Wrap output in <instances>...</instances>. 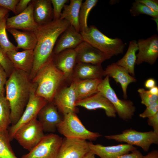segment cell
Listing matches in <instances>:
<instances>
[{"label":"cell","mask_w":158,"mask_h":158,"mask_svg":"<svg viewBox=\"0 0 158 158\" xmlns=\"http://www.w3.org/2000/svg\"><path fill=\"white\" fill-rule=\"evenodd\" d=\"M70 25L65 19L53 20L39 26L34 32L37 38V43L34 50L33 66L29 74L31 80L40 69L52 57L58 37Z\"/></svg>","instance_id":"6da1fadb"},{"label":"cell","mask_w":158,"mask_h":158,"mask_svg":"<svg viewBox=\"0 0 158 158\" xmlns=\"http://www.w3.org/2000/svg\"><path fill=\"white\" fill-rule=\"evenodd\" d=\"M8 78L5 85V97L10 106L12 125L18 121L23 113L29 98L32 82L28 74L15 69Z\"/></svg>","instance_id":"7a4b0ae2"},{"label":"cell","mask_w":158,"mask_h":158,"mask_svg":"<svg viewBox=\"0 0 158 158\" xmlns=\"http://www.w3.org/2000/svg\"><path fill=\"white\" fill-rule=\"evenodd\" d=\"M65 80L63 73L56 67L52 56L31 81L36 86L35 94L50 102L53 101L61 85Z\"/></svg>","instance_id":"3957f363"},{"label":"cell","mask_w":158,"mask_h":158,"mask_svg":"<svg viewBox=\"0 0 158 158\" xmlns=\"http://www.w3.org/2000/svg\"><path fill=\"white\" fill-rule=\"evenodd\" d=\"M80 33L84 41L111 57L123 52L125 45L121 39L108 37L95 25H91Z\"/></svg>","instance_id":"277c9868"},{"label":"cell","mask_w":158,"mask_h":158,"mask_svg":"<svg viewBox=\"0 0 158 158\" xmlns=\"http://www.w3.org/2000/svg\"><path fill=\"white\" fill-rule=\"evenodd\" d=\"M56 129L65 138L86 140H95L101 135L88 130L83 125L75 113L64 115L63 119L57 125Z\"/></svg>","instance_id":"5b68a950"},{"label":"cell","mask_w":158,"mask_h":158,"mask_svg":"<svg viewBox=\"0 0 158 158\" xmlns=\"http://www.w3.org/2000/svg\"><path fill=\"white\" fill-rule=\"evenodd\" d=\"M98 91L112 104L121 119L128 121L132 118L136 111L133 103L130 100L118 98L110 85L108 75L102 80L98 86Z\"/></svg>","instance_id":"8992f818"},{"label":"cell","mask_w":158,"mask_h":158,"mask_svg":"<svg viewBox=\"0 0 158 158\" xmlns=\"http://www.w3.org/2000/svg\"><path fill=\"white\" fill-rule=\"evenodd\" d=\"M105 137L108 140L139 146L146 152L148 151L152 144H158V134L152 130L141 132L130 128L123 130L120 134L106 135Z\"/></svg>","instance_id":"52a82bcc"},{"label":"cell","mask_w":158,"mask_h":158,"mask_svg":"<svg viewBox=\"0 0 158 158\" xmlns=\"http://www.w3.org/2000/svg\"><path fill=\"white\" fill-rule=\"evenodd\" d=\"M36 89L35 85L32 83L29 98L23 113L18 121L11 125L8 130L11 141L20 128L37 118L40 111L48 102L44 98L35 94Z\"/></svg>","instance_id":"ba28073f"},{"label":"cell","mask_w":158,"mask_h":158,"mask_svg":"<svg viewBox=\"0 0 158 158\" xmlns=\"http://www.w3.org/2000/svg\"><path fill=\"white\" fill-rule=\"evenodd\" d=\"M44 132L41 124L36 118L20 128L14 135L13 139L29 152L44 137Z\"/></svg>","instance_id":"9c48e42d"},{"label":"cell","mask_w":158,"mask_h":158,"mask_svg":"<svg viewBox=\"0 0 158 158\" xmlns=\"http://www.w3.org/2000/svg\"><path fill=\"white\" fill-rule=\"evenodd\" d=\"M62 140L55 134L45 135L31 150L21 158H57Z\"/></svg>","instance_id":"30bf717a"},{"label":"cell","mask_w":158,"mask_h":158,"mask_svg":"<svg viewBox=\"0 0 158 158\" xmlns=\"http://www.w3.org/2000/svg\"><path fill=\"white\" fill-rule=\"evenodd\" d=\"M34 6L33 1L32 0L23 11L14 16L7 18L6 30L14 29L34 32L39 26L34 19Z\"/></svg>","instance_id":"8fae6325"},{"label":"cell","mask_w":158,"mask_h":158,"mask_svg":"<svg viewBox=\"0 0 158 158\" xmlns=\"http://www.w3.org/2000/svg\"><path fill=\"white\" fill-rule=\"evenodd\" d=\"M138 53L135 64L145 62L152 65L158 57V36L154 34L146 39H139L137 41Z\"/></svg>","instance_id":"7c38bea8"},{"label":"cell","mask_w":158,"mask_h":158,"mask_svg":"<svg viewBox=\"0 0 158 158\" xmlns=\"http://www.w3.org/2000/svg\"><path fill=\"white\" fill-rule=\"evenodd\" d=\"M90 151L86 140L65 138L62 141L57 158H83Z\"/></svg>","instance_id":"4fadbf2b"},{"label":"cell","mask_w":158,"mask_h":158,"mask_svg":"<svg viewBox=\"0 0 158 158\" xmlns=\"http://www.w3.org/2000/svg\"><path fill=\"white\" fill-rule=\"evenodd\" d=\"M77 63H90L100 65L111 56L83 41L75 49Z\"/></svg>","instance_id":"5bb4252c"},{"label":"cell","mask_w":158,"mask_h":158,"mask_svg":"<svg viewBox=\"0 0 158 158\" xmlns=\"http://www.w3.org/2000/svg\"><path fill=\"white\" fill-rule=\"evenodd\" d=\"M76 101L74 83L72 80L70 86L59 89L53 102L57 109L64 115L70 113H75Z\"/></svg>","instance_id":"9a60e30c"},{"label":"cell","mask_w":158,"mask_h":158,"mask_svg":"<svg viewBox=\"0 0 158 158\" xmlns=\"http://www.w3.org/2000/svg\"><path fill=\"white\" fill-rule=\"evenodd\" d=\"M75 105L89 110L102 109L108 117L115 118L116 116V112L113 105L99 92L87 98L77 101Z\"/></svg>","instance_id":"2e32d148"},{"label":"cell","mask_w":158,"mask_h":158,"mask_svg":"<svg viewBox=\"0 0 158 158\" xmlns=\"http://www.w3.org/2000/svg\"><path fill=\"white\" fill-rule=\"evenodd\" d=\"M44 132H54L62 119L53 102H48L40 111L37 116Z\"/></svg>","instance_id":"e0dca14e"},{"label":"cell","mask_w":158,"mask_h":158,"mask_svg":"<svg viewBox=\"0 0 158 158\" xmlns=\"http://www.w3.org/2000/svg\"><path fill=\"white\" fill-rule=\"evenodd\" d=\"M89 145L90 151L100 158H118L120 156L137 149L133 146L127 144L104 146L89 142Z\"/></svg>","instance_id":"ac0fdd59"},{"label":"cell","mask_w":158,"mask_h":158,"mask_svg":"<svg viewBox=\"0 0 158 158\" xmlns=\"http://www.w3.org/2000/svg\"><path fill=\"white\" fill-rule=\"evenodd\" d=\"M60 36L54 48L53 54H58L66 49H75L84 41L80 33L70 25Z\"/></svg>","instance_id":"d6986e66"},{"label":"cell","mask_w":158,"mask_h":158,"mask_svg":"<svg viewBox=\"0 0 158 158\" xmlns=\"http://www.w3.org/2000/svg\"><path fill=\"white\" fill-rule=\"evenodd\" d=\"M52 57L55 65L63 73L65 80L71 78L76 64L75 49H66L58 54H53Z\"/></svg>","instance_id":"ffe728a7"},{"label":"cell","mask_w":158,"mask_h":158,"mask_svg":"<svg viewBox=\"0 0 158 158\" xmlns=\"http://www.w3.org/2000/svg\"><path fill=\"white\" fill-rule=\"evenodd\" d=\"M108 75L113 78L116 83H119L122 88L123 97L125 99L127 98V89L131 83L135 82L136 79L132 76L125 68L113 63L108 65L104 71V75Z\"/></svg>","instance_id":"44dd1931"},{"label":"cell","mask_w":158,"mask_h":158,"mask_svg":"<svg viewBox=\"0 0 158 158\" xmlns=\"http://www.w3.org/2000/svg\"><path fill=\"white\" fill-rule=\"evenodd\" d=\"M6 54L15 69L30 74L33 66L34 50H24L20 52L13 50Z\"/></svg>","instance_id":"7402d4cb"},{"label":"cell","mask_w":158,"mask_h":158,"mask_svg":"<svg viewBox=\"0 0 158 158\" xmlns=\"http://www.w3.org/2000/svg\"><path fill=\"white\" fill-rule=\"evenodd\" d=\"M104 71L101 65L84 63H76L72 76L73 79H102Z\"/></svg>","instance_id":"603a6c76"},{"label":"cell","mask_w":158,"mask_h":158,"mask_svg":"<svg viewBox=\"0 0 158 158\" xmlns=\"http://www.w3.org/2000/svg\"><path fill=\"white\" fill-rule=\"evenodd\" d=\"M33 1V16L37 25H42L53 20V10L51 0Z\"/></svg>","instance_id":"cb8c5ba5"},{"label":"cell","mask_w":158,"mask_h":158,"mask_svg":"<svg viewBox=\"0 0 158 158\" xmlns=\"http://www.w3.org/2000/svg\"><path fill=\"white\" fill-rule=\"evenodd\" d=\"M102 79L72 80L74 83L77 101L87 98L98 92V86Z\"/></svg>","instance_id":"d4e9b609"},{"label":"cell","mask_w":158,"mask_h":158,"mask_svg":"<svg viewBox=\"0 0 158 158\" xmlns=\"http://www.w3.org/2000/svg\"><path fill=\"white\" fill-rule=\"evenodd\" d=\"M14 37L17 43L16 48L24 50H34L37 43L34 32L20 31L14 29H7Z\"/></svg>","instance_id":"484cf974"},{"label":"cell","mask_w":158,"mask_h":158,"mask_svg":"<svg viewBox=\"0 0 158 158\" xmlns=\"http://www.w3.org/2000/svg\"><path fill=\"white\" fill-rule=\"evenodd\" d=\"M82 2V0H70L69 4L64 5L60 19L67 20L79 32V13Z\"/></svg>","instance_id":"4316f807"},{"label":"cell","mask_w":158,"mask_h":158,"mask_svg":"<svg viewBox=\"0 0 158 158\" xmlns=\"http://www.w3.org/2000/svg\"><path fill=\"white\" fill-rule=\"evenodd\" d=\"M138 49L137 41L135 40L130 41L124 55L116 63L117 65L126 69L130 75L134 77L135 75V65L137 59L136 53Z\"/></svg>","instance_id":"83f0119b"},{"label":"cell","mask_w":158,"mask_h":158,"mask_svg":"<svg viewBox=\"0 0 158 158\" xmlns=\"http://www.w3.org/2000/svg\"><path fill=\"white\" fill-rule=\"evenodd\" d=\"M8 129L0 128V158H18L11 147Z\"/></svg>","instance_id":"f1b7e54d"},{"label":"cell","mask_w":158,"mask_h":158,"mask_svg":"<svg viewBox=\"0 0 158 158\" xmlns=\"http://www.w3.org/2000/svg\"><path fill=\"white\" fill-rule=\"evenodd\" d=\"M98 2L97 0H86L82 2L79 13L80 32L85 31L87 28V18L89 14Z\"/></svg>","instance_id":"f546056e"},{"label":"cell","mask_w":158,"mask_h":158,"mask_svg":"<svg viewBox=\"0 0 158 158\" xmlns=\"http://www.w3.org/2000/svg\"><path fill=\"white\" fill-rule=\"evenodd\" d=\"M11 109L5 95H0V128L8 129L11 124Z\"/></svg>","instance_id":"4dcf8cb0"},{"label":"cell","mask_w":158,"mask_h":158,"mask_svg":"<svg viewBox=\"0 0 158 158\" xmlns=\"http://www.w3.org/2000/svg\"><path fill=\"white\" fill-rule=\"evenodd\" d=\"M7 16L0 20V46L4 51L7 52L18 49L9 40L6 32Z\"/></svg>","instance_id":"1f68e13d"},{"label":"cell","mask_w":158,"mask_h":158,"mask_svg":"<svg viewBox=\"0 0 158 158\" xmlns=\"http://www.w3.org/2000/svg\"><path fill=\"white\" fill-rule=\"evenodd\" d=\"M130 12L131 16L134 17L144 14L149 15L152 17V18H158V12L136 0L132 3Z\"/></svg>","instance_id":"d6a6232c"},{"label":"cell","mask_w":158,"mask_h":158,"mask_svg":"<svg viewBox=\"0 0 158 158\" xmlns=\"http://www.w3.org/2000/svg\"><path fill=\"white\" fill-rule=\"evenodd\" d=\"M141 99V103L147 107L158 100V95L150 93L148 90L140 88L138 90Z\"/></svg>","instance_id":"836d02e7"},{"label":"cell","mask_w":158,"mask_h":158,"mask_svg":"<svg viewBox=\"0 0 158 158\" xmlns=\"http://www.w3.org/2000/svg\"><path fill=\"white\" fill-rule=\"evenodd\" d=\"M0 64L4 69L8 77L15 69L11 61L0 46Z\"/></svg>","instance_id":"e575fe53"},{"label":"cell","mask_w":158,"mask_h":158,"mask_svg":"<svg viewBox=\"0 0 158 158\" xmlns=\"http://www.w3.org/2000/svg\"><path fill=\"white\" fill-rule=\"evenodd\" d=\"M53 6V19L57 20L60 19L61 11L64 5L69 1L68 0H51Z\"/></svg>","instance_id":"d590c367"},{"label":"cell","mask_w":158,"mask_h":158,"mask_svg":"<svg viewBox=\"0 0 158 158\" xmlns=\"http://www.w3.org/2000/svg\"><path fill=\"white\" fill-rule=\"evenodd\" d=\"M158 113V100L146 107L144 111L139 114L142 118H149Z\"/></svg>","instance_id":"8d00e7d4"},{"label":"cell","mask_w":158,"mask_h":158,"mask_svg":"<svg viewBox=\"0 0 158 158\" xmlns=\"http://www.w3.org/2000/svg\"><path fill=\"white\" fill-rule=\"evenodd\" d=\"M19 0H0V6L12 11L16 15V8Z\"/></svg>","instance_id":"74e56055"},{"label":"cell","mask_w":158,"mask_h":158,"mask_svg":"<svg viewBox=\"0 0 158 158\" xmlns=\"http://www.w3.org/2000/svg\"><path fill=\"white\" fill-rule=\"evenodd\" d=\"M8 77L2 66L0 64V95H4L5 85Z\"/></svg>","instance_id":"f35d334b"},{"label":"cell","mask_w":158,"mask_h":158,"mask_svg":"<svg viewBox=\"0 0 158 158\" xmlns=\"http://www.w3.org/2000/svg\"><path fill=\"white\" fill-rule=\"evenodd\" d=\"M31 1V0H19L16 8V15L23 11L27 8Z\"/></svg>","instance_id":"ab89813d"},{"label":"cell","mask_w":158,"mask_h":158,"mask_svg":"<svg viewBox=\"0 0 158 158\" xmlns=\"http://www.w3.org/2000/svg\"><path fill=\"white\" fill-rule=\"evenodd\" d=\"M152 10L158 12V1L157 0H136Z\"/></svg>","instance_id":"60d3db41"},{"label":"cell","mask_w":158,"mask_h":158,"mask_svg":"<svg viewBox=\"0 0 158 158\" xmlns=\"http://www.w3.org/2000/svg\"><path fill=\"white\" fill-rule=\"evenodd\" d=\"M147 122L149 126L152 127L153 131L158 134V113L148 118Z\"/></svg>","instance_id":"b9f144b4"},{"label":"cell","mask_w":158,"mask_h":158,"mask_svg":"<svg viewBox=\"0 0 158 158\" xmlns=\"http://www.w3.org/2000/svg\"><path fill=\"white\" fill-rule=\"evenodd\" d=\"M143 156L140 151L136 149L132 151L130 153L123 155L118 158H142Z\"/></svg>","instance_id":"7bdbcfd3"},{"label":"cell","mask_w":158,"mask_h":158,"mask_svg":"<svg viewBox=\"0 0 158 158\" xmlns=\"http://www.w3.org/2000/svg\"><path fill=\"white\" fill-rule=\"evenodd\" d=\"M144 85L146 88L150 89L156 86V80L152 78H149L145 81Z\"/></svg>","instance_id":"ee69618b"},{"label":"cell","mask_w":158,"mask_h":158,"mask_svg":"<svg viewBox=\"0 0 158 158\" xmlns=\"http://www.w3.org/2000/svg\"><path fill=\"white\" fill-rule=\"evenodd\" d=\"M142 158H158V151L154 150L145 156H143Z\"/></svg>","instance_id":"f6af8a7d"},{"label":"cell","mask_w":158,"mask_h":158,"mask_svg":"<svg viewBox=\"0 0 158 158\" xmlns=\"http://www.w3.org/2000/svg\"><path fill=\"white\" fill-rule=\"evenodd\" d=\"M10 11L7 9L0 6V20L7 17Z\"/></svg>","instance_id":"bcb514c9"},{"label":"cell","mask_w":158,"mask_h":158,"mask_svg":"<svg viewBox=\"0 0 158 158\" xmlns=\"http://www.w3.org/2000/svg\"><path fill=\"white\" fill-rule=\"evenodd\" d=\"M148 91L152 95H158V87L156 86L150 89Z\"/></svg>","instance_id":"7dc6e473"},{"label":"cell","mask_w":158,"mask_h":158,"mask_svg":"<svg viewBox=\"0 0 158 158\" xmlns=\"http://www.w3.org/2000/svg\"><path fill=\"white\" fill-rule=\"evenodd\" d=\"M83 158H95V155L90 151Z\"/></svg>","instance_id":"c3c4849f"}]
</instances>
